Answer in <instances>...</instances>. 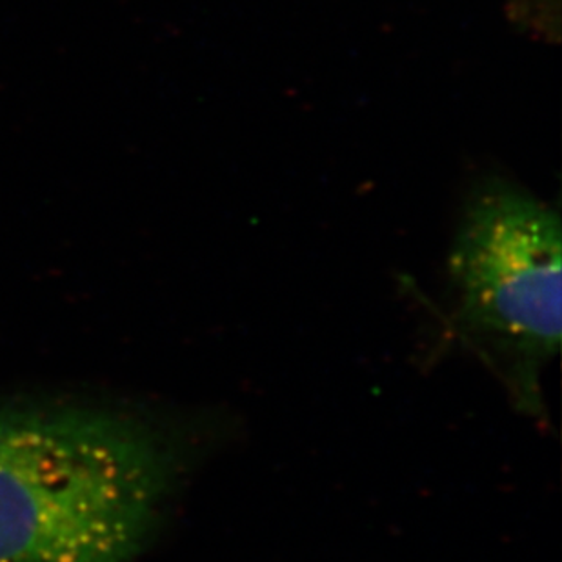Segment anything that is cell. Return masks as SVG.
Listing matches in <instances>:
<instances>
[{
	"label": "cell",
	"mask_w": 562,
	"mask_h": 562,
	"mask_svg": "<svg viewBox=\"0 0 562 562\" xmlns=\"http://www.w3.org/2000/svg\"><path fill=\"white\" fill-rule=\"evenodd\" d=\"M182 468V446L140 415L0 403V562L137 561Z\"/></svg>",
	"instance_id": "cell-1"
},
{
	"label": "cell",
	"mask_w": 562,
	"mask_h": 562,
	"mask_svg": "<svg viewBox=\"0 0 562 562\" xmlns=\"http://www.w3.org/2000/svg\"><path fill=\"white\" fill-rule=\"evenodd\" d=\"M561 245L558 213L492 182L468 204L448 262L457 337L530 415L561 348Z\"/></svg>",
	"instance_id": "cell-2"
}]
</instances>
